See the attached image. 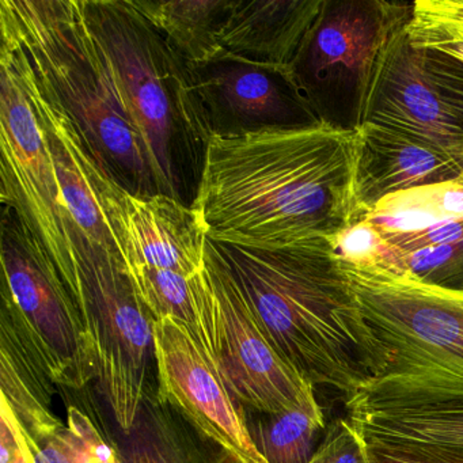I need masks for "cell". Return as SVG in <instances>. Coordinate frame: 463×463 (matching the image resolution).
Returning <instances> with one entry per match:
<instances>
[{"label":"cell","instance_id":"obj_10","mask_svg":"<svg viewBox=\"0 0 463 463\" xmlns=\"http://www.w3.org/2000/svg\"><path fill=\"white\" fill-rule=\"evenodd\" d=\"M341 267L365 322L389 354L381 373L443 371L463 376V297Z\"/></svg>","mask_w":463,"mask_h":463},{"label":"cell","instance_id":"obj_1","mask_svg":"<svg viewBox=\"0 0 463 463\" xmlns=\"http://www.w3.org/2000/svg\"><path fill=\"white\" fill-rule=\"evenodd\" d=\"M356 131L325 124L211 137L192 210L208 240L273 249L360 218Z\"/></svg>","mask_w":463,"mask_h":463},{"label":"cell","instance_id":"obj_20","mask_svg":"<svg viewBox=\"0 0 463 463\" xmlns=\"http://www.w3.org/2000/svg\"><path fill=\"white\" fill-rule=\"evenodd\" d=\"M188 64L221 58L219 32L232 0H132Z\"/></svg>","mask_w":463,"mask_h":463},{"label":"cell","instance_id":"obj_31","mask_svg":"<svg viewBox=\"0 0 463 463\" xmlns=\"http://www.w3.org/2000/svg\"><path fill=\"white\" fill-rule=\"evenodd\" d=\"M383 235L401 253H411V251L462 240L463 219L443 222V223L435 224V226L427 227L419 232Z\"/></svg>","mask_w":463,"mask_h":463},{"label":"cell","instance_id":"obj_2","mask_svg":"<svg viewBox=\"0 0 463 463\" xmlns=\"http://www.w3.org/2000/svg\"><path fill=\"white\" fill-rule=\"evenodd\" d=\"M215 243V242H213ZM280 356L316 389L345 400L389 364L330 238L273 249L215 243Z\"/></svg>","mask_w":463,"mask_h":463},{"label":"cell","instance_id":"obj_22","mask_svg":"<svg viewBox=\"0 0 463 463\" xmlns=\"http://www.w3.org/2000/svg\"><path fill=\"white\" fill-rule=\"evenodd\" d=\"M246 427L267 463H310L326 430L321 406L273 414L246 411Z\"/></svg>","mask_w":463,"mask_h":463},{"label":"cell","instance_id":"obj_21","mask_svg":"<svg viewBox=\"0 0 463 463\" xmlns=\"http://www.w3.org/2000/svg\"><path fill=\"white\" fill-rule=\"evenodd\" d=\"M364 216L383 234L419 232L459 221L463 219V173L455 180L390 194Z\"/></svg>","mask_w":463,"mask_h":463},{"label":"cell","instance_id":"obj_13","mask_svg":"<svg viewBox=\"0 0 463 463\" xmlns=\"http://www.w3.org/2000/svg\"><path fill=\"white\" fill-rule=\"evenodd\" d=\"M156 392L245 463H267L246 427V411L230 394L210 357L184 325L154 324Z\"/></svg>","mask_w":463,"mask_h":463},{"label":"cell","instance_id":"obj_7","mask_svg":"<svg viewBox=\"0 0 463 463\" xmlns=\"http://www.w3.org/2000/svg\"><path fill=\"white\" fill-rule=\"evenodd\" d=\"M70 227L80 273L75 300L96 351L97 386L127 433L153 384L156 319L137 297L123 261L83 237L71 221Z\"/></svg>","mask_w":463,"mask_h":463},{"label":"cell","instance_id":"obj_29","mask_svg":"<svg viewBox=\"0 0 463 463\" xmlns=\"http://www.w3.org/2000/svg\"><path fill=\"white\" fill-rule=\"evenodd\" d=\"M310 463H370L364 440L349 420H335L325 430Z\"/></svg>","mask_w":463,"mask_h":463},{"label":"cell","instance_id":"obj_28","mask_svg":"<svg viewBox=\"0 0 463 463\" xmlns=\"http://www.w3.org/2000/svg\"><path fill=\"white\" fill-rule=\"evenodd\" d=\"M421 51V50H420ZM424 71L439 99L463 126V64L443 53L421 51Z\"/></svg>","mask_w":463,"mask_h":463},{"label":"cell","instance_id":"obj_32","mask_svg":"<svg viewBox=\"0 0 463 463\" xmlns=\"http://www.w3.org/2000/svg\"><path fill=\"white\" fill-rule=\"evenodd\" d=\"M0 463H34L28 438L4 401H0Z\"/></svg>","mask_w":463,"mask_h":463},{"label":"cell","instance_id":"obj_15","mask_svg":"<svg viewBox=\"0 0 463 463\" xmlns=\"http://www.w3.org/2000/svg\"><path fill=\"white\" fill-rule=\"evenodd\" d=\"M411 18L395 26L382 50L363 124L401 132L463 159V126L425 75L422 52L409 40Z\"/></svg>","mask_w":463,"mask_h":463},{"label":"cell","instance_id":"obj_4","mask_svg":"<svg viewBox=\"0 0 463 463\" xmlns=\"http://www.w3.org/2000/svg\"><path fill=\"white\" fill-rule=\"evenodd\" d=\"M162 194L192 207L211 134L191 66L132 0H80Z\"/></svg>","mask_w":463,"mask_h":463},{"label":"cell","instance_id":"obj_12","mask_svg":"<svg viewBox=\"0 0 463 463\" xmlns=\"http://www.w3.org/2000/svg\"><path fill=\"white\" fill-rule=\"evenodd\" d=\"M90 175L124 269L156 268L192 279L204 262L207 235L191 207L166 194L135 196L91 159Z\"/></svg>","mask_w":463,"mask_h":463},{"label":"cell","instance_id":"obj_26","mask_svg":"<svg viewBox=\"0 0 463 463\" xmlns=\"http://www.w3.org/2000/svg\"><path fill=\"white\" fill-rule=\"evenodd\" d=\"M330 242L344 267L403 278L400 250L365 216L341 230L330 238Z\"/></svg>","mask_w":463,"mask_h":463},{"label":"cell","instance_id":"obj_23","mask_svg":"<svg viewBox=\"0 0 463 463\" xmlns=\"http://www.w3.org/2000/svg\"><path fill=\"white\" fill-rule=\"evenodd\" d=\"M29 446L34 463H124L121 449L74 405L67 411L66 425L58 433Z\"/></svg>","mask_w":463,"mask_h":463},{"label":"cell","instance_id":"obj_3","mask_svg":"<svg viewBox=\"0 0 463 463\" xmlns=\"http://www.w3.org/2000/svg\"><path fill=\"white\" fill-rule=\"evenodd\" d=\"M0 28L20 43L40 88L74 121L97 166L135 196L162 194L80 0H0Z\"/></svg>","mask_w":463,"mask_h":463},{"label":"cell","instance_id":"obj_14","mask_svg":"<svg viewBox=\"0 0 463 463\" xmlns=\"http://www.w3.org/2000/svg\"><path fill=\"white\" fill-rule=\"evenodd\" d=\"M189 66L211 137L321 124L289 72L227 58Z\"/></svg>","mask_w":463,"mask_h":463},{"label":"cell","instance_id":"obj_27","mask_svg":"<svg viewBox=\"0 0 463 463\" xmlns=\"http://www.w3.org/2000/svg\"><path fill=\"white\" fill-rule=\"evenodd\" d=\"M401 261L402 279L463 297V238L444 245L401 253Z\"/></svg>","mask_w":463,"mask_h":463},{"label":"cell","instance_id":"obj_24","mask_svg":"<svg viewBox=\"0 0 463 463\" xmlns=\"http://www.w3.org/2000/svg\"><path fill=\"white\" fill-rule=\"evenodd\" d=\"M143 305L156 321L173 318L180 322L204 348L202 326L192 294L191 280L175 270L135 268L126 270Z\"/></svg>","mask_w":463,"mask_h":463},{"label":"cell","instance_id":"obj_19","mask_svg":"<svg viewBox=\"0 0 463 463\" xmlns=\"http://www.w3.org/2000/svg\"><path fill=\"white\" fill-rule=\"evenodd\" d=\"M124 463H245L203 432L151 384L134 425L123 433Z\"/></svg>","mask_w":463,"mask_h":463},{"label":"cell","instance_id":"obj_16","mask_svg":"<svg viewBox=\"0 0 463 463\" xmlns=\"http://www.w3.org/2000/svg\"><path fill=\"white\" fill-rule=\"evenodd\" d=\"M463 159L401 132L364 123L356 131L354 196L360 218L398 192L455 180Z\"/></svg>","mask_w":463,"mask_h":463},{"label":"cell","instance_id":"obj_17","mask_svg":"<svg viewBox=\"0 0 463 463\" xmlns=\"http://www.w3.org/2000/svg\"><path fill=\"white\" fill-rule=\"evenodd\" d=\"M58 384L23 313L5 287L0 305V401L14 414L29 444L52 438L66 422L53 411Z\"/></svg>","mask_w":463,"mask_h":463},{"label":"cell","instance_id":"obj_9","mask_svg":"<svg viewBox=\"0 0 463 463\" xmlns=\"http://www.w3.org/2000/svg\"><path fill=\"white\" fill-rule=\"evenodd\" d=\"M0 259L2 287L31 327L52 381L74 390L97 381L99 362L78 303L39 238L6 205Z\"/></svg>","mask_w":463,"mask_h":463},{"label":"cell","instance_id":"obj_6","mask_svg":"<svg viewBox=\"0 0 463 463\" xmlns=\"http://www.w3.org/2000/svg\"><path fill=\"white\" fill-rule=\"evenodd\" d=\"M413 4L382 0H324L289 75L319 123L354 132L382 50Z\"/></svg>","mask_w":463,"mask_h":463},{"label":"cell","instance_id":"obj_5","mask_svg":"<svg viewBox=\"0 0 463 463\" xmlns=\"http://www.w3.org/2000/svg\"><path fill=\"white\" fill-rule=\"evenodd\" d=\"M191 287L203 351L246 411L273 414L321 406L316 389L268 340L229 265L208 238L204 262Z\"/></svg>","mask_w":463,"mask_h":463},{"label":"cell","instance_id":"obj_11","mask_svg":"<svg viewBox=\"0 0 463 463\" xmlns=\"http://www.w3.org/2000/svg\"><path fill=\"white\" fill-rule=\"evenodd\" d=\"M363 440L463 452V376L443 371L376 375L345 400Z\"/></svg>","mask_w":463,"mask_h":463},{"label":"cell","instance_id":"obj_8","mask_svg":"<svg viewBox=\"0 0 463 463\" xmlns=\"http://www.w3.org/2000/svg\"><path fill=\"white\" fill-rule=\"evenodd\" d=\"M0 70L2 203L13 208L39 238L75 299L80 273L70 234V215L61 197L42 115L17 51L4 39Z\"/></svg>","mask_w":463,"mask_h":463},{"label":"cell","instance_id":"obj_30","mask_svg":"<svg viewBox=\"0 0 463 463\" xmlns=\"http://www.w3.org/2000/svg\"><path fill=\"white\" fill-rule=\"evenodd\" d=\"M370 463H463V452L435 447L364 440Z\"/></svg>","mask_w":463,"mask_h":463},{"label":"cell","instance_id":"obj_25","mask_svg":"<svg viewBox=\"0 0 463 463\" xmlns=\"http://www.w3.org/2000/svg\"><path fill=\"white\" fill-rule=\"evenodd\" d=\"M406 29L417 50L443 53L463 64V0H417Z\"/></svg>","mask_w":463,"mask_h":463},{"label":"cell","instance_id":"obj_18","mask_svg":"<svg viewBox=\"0 0 463 463\" xmlns=\"http://www.w3.org/2000/svg\"><path fill=\"white\" fill-rule=\"evenodd\" d=\"M324 0H232L219 32L221 58L289 72Z\"/></svg>","mask_w":463,"mask_h":463}]
</instances>
